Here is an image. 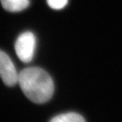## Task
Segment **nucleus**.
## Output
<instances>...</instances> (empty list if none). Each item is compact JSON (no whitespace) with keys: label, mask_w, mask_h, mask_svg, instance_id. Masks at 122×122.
<instances>
[{"label":"nucleus","mask_w":122,"mask_h":122,"mask_svg":"<svg viewBox=\"0 0 122 122\" xmlns=\"http://www.w3.org/2000/svg\"><path fill=\"white\" fill-rule=\"evenodd\" d=\"M0 77L7 85L13 87L18 83L19 73L13 61L5 52L0 50Z\"/></svg>","instance_id":"7ed1b4c3"},{"label":"nucleus","mask_w":122,"mask_h":122,"mask_svg":"<svg viewBox=\"0 0 122 122\" xmlns=\"http://www.w3.org/2000/svg\"><path fill=\"white\" fill-rule=\"evenodd\" d=\"M4 9L9 12H19L30 5L29 0H0Z\"/></svg>","instance_id":"20e7f679"},{"label":"nucleus","mask_w":122,"mask_h":122,"mask_svg":"<svg viewBox=\"0 0 122 122\" xmlns=\"http://www.w3.org/2000/svg\"><path fill=\"white\" fill-rule=\"evenodd\" d=\"M50 122H85L84 118L75 112H68L55 116Z\"/></svg>","instance_id":"39448f33"},{"label":"nucleus","mask_w":122,"mask_h":122,"mask_svg":"<svg viewBox=\"0 0 122 122\" xmlns=\"http://www.w3.org/2000/svg\"><path fill=\"white\" fill-rule=\"evenodd\" d=\"M49 6L55 10H60L67 5L68 0H47Z\"/></svg>","instance_id":"423d86ee"},{"label":"nucleus","mask_w":122,"mask_h":122,"mask_svg":"<svg viewBox=\"0 0 122 122\" xmlns=\"http://www.w3.org/2000/svg\"><path fill=\"white\" fill-rule=\"evenodd\" d=\"M36 46L35 35L31 32L21 33L15 43V50L18 57L24 63H29L32 60Z\"/></svg>","instance_id":"f03ea898"},{"label":"nucleus","mask_w":122,"mask_h":122,"mask_svg":"<svg viewBox=\"0 0 122 122\" xmlns=\"http://www.w3.org/2000/svg\"><path fill=\"white\" fill-rule=\"evenodd\" d=\"M18 83L30 101L43 104L51 99L54 93V82L50 75L38 67L26 68L19 73Z\"/></svg>","instance_id":"f257e3e1"}]
</instances>
